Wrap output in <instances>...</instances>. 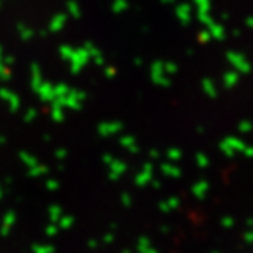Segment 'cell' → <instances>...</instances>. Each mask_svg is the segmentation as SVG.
<instances>
[]
</instances>
